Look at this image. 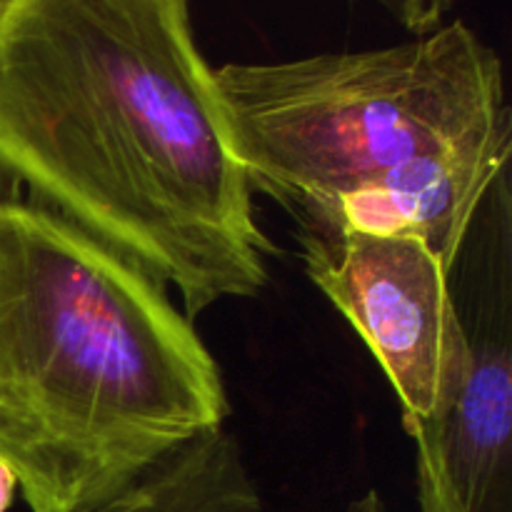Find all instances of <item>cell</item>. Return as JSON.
<instances>
[{
    "mask_svg": "<svg viewBox=\"0 0 512 512\" xmlns=\"http://www.w3.org/2000/svg\"><path fill=\"white\" fill-rule=\"evenodd\" d=\"M0 175L173 288H268L278 248L220 128L183 0H0Z\"/></svg>",
    "mask_w": 512,
    "mask_h": 512,
    "instance_id": "6da1fadb",
    "label": "cell"
},
{
    "mask_svg": "<svg viewBox=\"0 0 512 512\" xmlns=\"http://www.w3.org/2000/svg\"><path fill=\"white\" fill-rule=\"evenodd\" d=\"M230 410L218 360L158 280L0 195V460L30 512L113 498Z\"/></svg>",
    "mask_w": 512,
    "mask_h": 512,
    "instance_id": "7a4b0ae2",
    "label": "cell"
},
{
    "mask_svg": "<svg viewBox=\"0 0 512 512\" xmlns=\"http://www.w3.org/2000/svg\"><path fill=\"white\" fill-rule=\"evenodd\" d=\"M253 193L310 218L403 165L512 138L503 63L463 20L370 50L213 68Z\"/></svg>",
    "mask_w": 512,
    "mask_h": 512,
    "instance_id": "3957f363",
    "label": "cell"
},
{
    "mask_svg": "<svg viewBox=\"0 0 512 512\" xmlns=\"http://www.w3.org/2000/svg\"><path fill=\"white\" fill-rule=\"evenodd\" d=\"M463 360L415 440L420 512H512V160L445 270Z\"/></svg>",
    "mask_w": 512,
    "mask_h": 512,
    "instance_id": "277c9868",
    "label": "cell"
},
{
    "mask_svg": "<svg viewBox=\"0 0 512 512\" xmlns=\"http://www.w3.org/2000/svg\"><path fill=\"white\" fill-rule=\"evenodd\" d=\"M295 238L308 278L383 365L405 430L428 420L465 348L443 260L413 235L298 225Z\"/></svg>",
    "mask_w": 512,
    "mask_h": 512,
    "instance_id": "5b68a950",
    "label": "cell"
},
{
    "mask_svg": "<svg viewBox=\"0 0 512 512\" xmlns=\"http://www.w3.org/2000/svg\"><path fill=\"white\" fill-rule=\"evenodd\" d=\"M508 160H512V138L463 153L415 160L295 223L320 230L413 235L448 270L485 188Z\"/></svg>",
    "mask_w": 512,
    "mask_h": 512,
    "instance_id": "8992f818",
    "label": "cell"
},
{
    "mask_svg": "<svg viewBox=\"0 0 512 512\" xmlns=\"http://www.w3.org/2000/svg\"><path fill=\"white\" fill-rule=\"evenodd\" d=\"M80 512H268L230 430H215L170 453L135 483Z\"/></svg>",
    "mask_w": 512,
    "mask_h": 512,
    "instance_id": "52a82bcc",
    "label": "cell"
},
{
    "mask_svg": "<svg viewBox=\"0 0 512 512\" xmlns=\"http://www.w3.org/2000/svg\"><path fill=\"white\" fill-rule=\"evenodd\" d=\"M340 512H388V505H385L383 495L378 490H368L360 498L350 500Z\"/></svg>",
    "mask_w": 512,
    "mask_h": 512,
    "instance_id": "ba28073f",
    "label": "cell"
},
{
    "mask_svg": "<svg viewBox=\"0 0 512 512\" xmlns=\"http://www.w3.org/2000/svg\"><path fill=\"white\" fill-rule=\"evenodd\" d=\"M15 493H18V480H15L13 470L0 460V512H8L13 505Z\"/></svg>",
    "mask_w": 512,
    "mask_h": 512,
    "instance_id": "9c48e42d",
    "label": "cell"
}]
</instances>
